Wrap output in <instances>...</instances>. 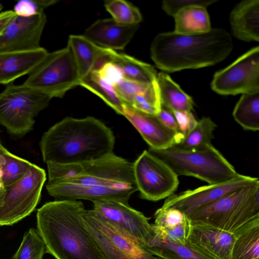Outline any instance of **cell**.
Returning <instances> with one entry per match:
<instances>
[{
  "instance_id": "obj_14",
  "label": "cell",
  "mask_w": 259,
  "mask_h": 259,
  "mask_svg": "<svg viewBox=\"0 0 259 259\" xmlns=\"http://www.w3.org/2000/svg\"><path fill=\"white\" fill-rule=\"evenodd\" d=\"M257 181L259 180L257 178L240 174L235 179L228 182L208 184L179 194L173 193L165 198L161 207L177 208L187 215L233 191Z\"/></svg>"
},
{
  "instance_id": "obj_41",
  "label": "cell",
  "mask_w": 259,
  "mask_h": 259,
  "mask_svg": "<svg viewBox=\"0 0 259 259\" xmlns=\"http://www.w3.org/2000/svg\"><path fill=\"white\" fill-rule=\"evenodd\" d=\"M156 116L167 128L177 134H181L179 131L177 122L172 112L162 106L160 112Z\"/></svg>"
},
{
  "instance_id": "obj_10",
  "label": "cell",
  "mask_w": 259,
  "mask_h": 259,
  "mask_svg": "<svg viewBox=\"0 0 259 259\" xmlns=\"http://www.w3.org/2000/svg\"><path fill=\"white\" fill-rule=\"evenodd\" d=\"M46 180L45 170L33 164L21 179L5 187L4 203L0 208V226L13 225L29 215L39 201Z\"/></svg>"
},
{
  "instance_id": "obj_40",
  "label": "cell",
  "mask_w": 259,
  "mask_h": 259,
  "mask_svg": "<svg viewBox=\"0 0 259 259\" xmlns=\"http://www.w3.org/2000/svg\"><path fill=\"white\" fill-rule=\"evenodd\" d=\"M176 118L179 132L184 137L189 133L196 125L198 120L191 111L173 112Z\"/></svg>"
},
{
  "instance_id": "obj_9",
  "label": "cell",
  "mask_w": 259,
  "mask_h": 259,
  "mask_svg": "<svg viewBox=\"0 0 259 259\" xmlns=\"http://www.w3.org/2000/svg\"><path fill=\"white\" fill-rule=\"evenodd\" d=\"M84 225L106 259H156L141 244L99 215L93 209L82 214Z\"/></svg>"
},
{
  "instance_id": "obj_17",
  "label": "cell",
  "mask_w": 259,
  "mask_h": 259,
  "mask_svg": "<svg viewBox=\"0 0 259 259\" xmlns=\"http://www.w3.org/2000/svg\"><path fill=\"white\" fill-rule=\"evenodd\" d=\"M122 115L140 133L151 150H162L179 144L184 138L167 128L156 115L138 111L125 104Z\"/></svg>"
},
{
  "instance_id": "obj_28",
  "label": "cell",
  "mask_w": 259,
  "mask_h": 259,
  "mask_svg": "<svg viewBox=\"0 0 259 259\" xmlns=\"http://www.w3.org/2000/svg\"><path fill=\"white\" fill-rule=\"evenodd\" d=\"M79 85L98 96L116 113L122 115L125 104L118 96L114 86L102 79L94 71L81 79Z\"/></svg>"
},
{
  "instance_id": "obj_23",
  "label": "cell",
  "mask_w": 259,
  "mask_h": 259,
  "mask_svg": "<svg viewBox=\"0 0 259 259\" xmlns=\"http://www.w3.org/2000/svg\"><path fill=\"white\" fill-rule=\"evenodd\" d=\"M206 8L193 5L179 10L174 16V32L183 34H198L209 31L211 28Z\"/></svg>"
},
{
  "instance_id": "obj_36",
  "label": "cell",
  "mask_w": 259,
  "mask_h": 259,
  "mask_svg": "<svg viewBox=\"0 0 259 259\" xmlns=\"http://www.w3.org/2000/svg\"><path fill=\"white\" fill-rule=\"evenodd\" d=\"M57 2V0H20L14 6L13 11L20 16H34L45 13V9Z\"/></svg>"
},
{
  "instance_id": "obj_8",
  "label": "cell",
  "mask_w": 259,
  "mask_h": 259,
  "mask_svg": "<svg viewBox=\"0 0 259 259\" xmlns=\"http://www.w3.org/2000/svg\"><path fill=\"white\" fill-rule=\"evenodd\" d=\"M77 68L70 48L48 53L28 74L23 85L53 98H62L79 85Z\"/></svg>"
},
{
  "instance_id": "obj_29",
  "label": "cell",
  "mask_w": 259,
  "mask_h": 259,
  "mask_svg": "<svg viewBox=\"0 0 259 259\" xmlns=\"http://www.w3.org/2000/svg\"><path fill=\"white\" fill-rule=\"evenodd\" d=\"M33 165L19 157L0 145V180L4 187L21 179Z\"/></svg>"
},
{
  "instance_id": "obj_20",
  "label": "cell",
  "mask_w": 259,
  "mask_h": 259,
  "mask_svg": "<svg viewBox=\"0 0 259 259\" xmlns=\"http://www.w3.org/2000/svg\"><path fill=\"white\" fill-rule=\"evenodd\" d=\"M48 53L42 47L28 51L0 52V84H9L29 74Z\"/></svg>"
},
{
  "instance_id": "obj_37",
  "label": "cell",
  "mask_w": 259,
  "mask_h": 259,
  "mask_svg": "<svg viewBox=\"0 0 259 259\" xmlns=\"http://www.w3.org/2000/svg\"><path fill=\"white\" fill-rule=\"evenodd\" d=\"M154 233L161 238H165L182 245L186 244L189 228L188 218L183 223L170 230L159 229L152 224Z\"/></svg>"
},
{
  "instance_id": "obj_1",
  "label": "cell",
  "mask_w": 259,
  "mask_h": 259,
  "mask_svg": "<svg viewBox=\"0 0 259 259\" xmlns=\"http://www.w3.org/2000/svg\"><path fill=\"white\" fill-rule=\"evenodd\" d=\"M46 189L56 200H113L128 204L138 191L133 162L113 153L80 163H47Z\"/></svg>"
},
{
  "instance_id": "obj_45",
  "label": "cell",
  "mask_w": 259,
  "mask_h": 259,
  "mask_svg": "<svg viewBox=\"0 0 259 259\" xmlns=\"http://www.w3.org/2000/svg\"><path fill=\"white\" fill-rule=\"evenodd\" d=\"M1 145V143H0V145Z\"/></svg>"
},
{
  "instance_id": "obj_21",
  "label": "cell",
  "mask_w": 259,
  "mask_h": 259,
  "mask_svg": "<svg viewBox=\"0 0 259 259\" xmlns=\"http://www.w3.org/2000/svg\"><path fill=\"white\" fill-rule=\"evenodd\" d=\"M230 21L233 34L245 41L259 40V1L245 0L231 12Z\"/></svg>"
},
{
  "instance_id": "obj_16",
  "label": "cell",
  "mask_w": 259,
  "mask_h": 259,
  "mask_svg": "<svg viewBox=\"0 0 259 259\" xmlns=\"http://www.w3.org/2000/svg\"><path fill=\"white\" fill-rule=\"evenodd\" d=\"M235 238L234 233L189 220L186 244L211 258L231 259Z\"/></svg>"
},
{
  "instance_id": "obj_15",
  "label": "cell",
  "mask_w": 259,
  "mask_h": 259,
  "mask_svg": "<svg viewBox=\"0 0 259 259\" xmlns=\"http://www.w3.org/2000/svg\"><path fill=\"white\" fill-rule=\"evenodd\" d=\"M46 23L45 13L26 17L14 13L0 35V52L28 51L39 49Z\"/></svg>"
},
{
  "instance_id": "obj_5",
  "label": "cell",
  "mask_w": 259,
  "mask_h": 259,
  "mask_svg": "<svg viewBox=\"0 0 259 259\" xmlns=\"http://www.w3.org/2000/svg\"><path fill=\"white\" fill-rule=\"evenodd\" d=\"M149 151L164 161L178 176L195 177L208 185L228 182L240 175L211 144L193 149L172 146Z\"/></svg>"
},
{
  "instance_id": "obj_4",
  "label": "cell",
  "mask_w": 259,
  "mask_h": 259,
  "mask_svg": "<svg viewBox=\"0 0 259 259\" xmlns=\"http://www.w3.org/2000/svg\"><path fill=\"white\" fill-rule=\"evenodd\" d=\"M232 49L228 32L211 28L198 34L174 31L158 34L151 44L150 55L157 67L173 72L214 65L226 58Z\"/></svg>"
},
{
  "instance_id": "obj_24",
  "label": "cell",
  "mask_w": 259,
  "mask_h": 259,
  "mask_svg": "<svg viewBox=\"0 0 259 259\" xmlns=\"http://www.w3.org/2000/svg\"><path fill=\"white\" fill-rule=\"evenodd\" d=\"M231 259H259V217L234 232Z\"/></svg>"
},
{
  "instance_id": "obj_42",
  "label": "cell",
  "mask_w": 259,
  "mask_h": 259,
  "mask_svg": "<svg viewBox=\"0 0 259 259\" xmlns=\"http://www.w3.org/2000/svg\"><path fill=\"white\" fill-rule=\"evenodd\" d=\"M5 188L2 184H0V208L4 203Z\"/></svg>"
},
{
  "instance_id": "obj_34",
  "label": "cell",
  "mask_w": 259,
  "mask_h": 259,
  "mask_svg": "<svg viewBox=\"0 0 259 259\" xmlns=\"http://www.w3.org/2000/svg\"><path fill=\"white\" fill-rule=\"evenodd\" d=\"M154 218V227L162 230H170L184 222L188 217L177 208L161 207L155 212Z\"/></svg>"
},
{
  "instance_id": "obj_31",
  "label": "cell",
  "mask_w": 259,
  "mask_h": 259,
  "mask_svg": "<svg viewBox=\"0 0 259 259\" xmlns=\"http://www.w3.org/2000/svg\"><path fill=\"white\" fill-rule=\"evenodd\" d=\"M106 10L116 22L126 25H139L142 21V15L139 9L124 0H106Z\"/></svg>"
},
{
  "instance_id": "obj_18",
  "label": "cell",
  "mask_w": 259,
  "mask_h": 259,
  "mask_svg": "<svg viewBox=\"0 0 259 259\" xmlns=\"http://www.w3.org/2000/svg\"><path fill=\"white\" fill-rule=\"evenodd\" d=\"M138 27L139 25L121 24L112 18L100 19L90 25L83 35L99 47L114 51L122 50Z\"/></svg>"
},
{
  "instance_id": "obj_13",
  "label": "cell",
  "mask_w": 259,
  "mask_h": 259,
  "mask_svg": "<svg viewBox=\"0 0 259 259\" xmlns=\"http://www.w3.org/2000/svg\"><path fill=\"white\" fill-rule=\"evenodd\" d=\"M93 209L104 220L120 230L144 247L153 234L150 218L128 204L113 200L93 202Z\"/></svg>"
},
{
  "instance_id": "obj_12",
  "label": "cell",
  "mask_w": 259,
  "mask_h": 259,
  "mask_svg": "<svg viewBox=\"0 0 259 259\" xmlns=\"http://www.w3.org/2000/svg\"><path fill=\"white\" fill-rule=\"evenodd\" d=\"M212 90L222 95L259 92V47H254L226 68L217 72Z\"/></svg>"
},
{
  "instance_id": "obj_7",
  "label": "cell",
  "mask_w": 259,
  "mask_h": 259,
  "mask_svg": "<svg viewBox=\"0 0 259 259\" xmlns=\"http://www.w3.org/2000/svg\"><path fill=\"white\" fill-rule=\"evenodd\" d=\"M51 99L23 84H7L0 93V124L11 134L23 136L32 129L35 117Z\"/></svg>"
},
{
  "instance_id": "obj_30",
  "label": "cell",
  "mask_w": 259,
  "mask_h": 259,
  "mask_svg": "<svg viewBox=\"0 0 259 259\" xmlns=\"http://www.w3.org/2000/svg\"><path fill=\"white\" fill-rule=\"evenodd\" d=\"M217 124L208 117H203L198 121L195 127L181 142L174 146L184 149H193L211 144Z\"/></svg>"
},
{
  "instance_id": "obj_32",
  "label": "cell",
  "mask_w": 259,
  "mask_h": 259,
  "mask_svg": "<svg viewBox=\"0 0 259 259\" xmlns=\"http://www.w3.org/2000/svg\"><path fill=\"white\" fill-rule=\"evenodd\" d=\"M45 253V244L37 230L30 228L25 233L12 259H42Z\"/></svg>"
},
{
  "instance_id": "obj_39",
  "label": "cell",
  "mask_w": 259,
  "mask_h": 259,
  "mask_svg": "<svg viewBox=\"0 0 259 259\" xmlns=\"http://www.w3.org/2000/svg\"><path fill=\"white\" fill-rule=\"evenodd\" d=\"M93 71L102 79L114 86L123 77L119 68L109 61L101 64Z\"/></svg>"
},
{
  "instance_id": "obj_35",
  "label": "cell",
  "mask_w": 259,
  "mask_h": 259,
  "mask_svg": "<svg viewBox=\"0 0 259 259\" xmlns=\"http://www.w3.org/2000/svg\"><path fill=\"white\" fill-rule=\"evenodd\" d=\"M150 84L142 83L123 77L114 85V89L122 102L131 106L135 97L145 91Z\"/></svg>"
},
{
  "instance_id": "obj_33",
  "label": "cell",
  "mask_w": 259,
  "mask_h": 259,
  "mask_svg": "<svg viewBox=\"0 0 259 259\" xmlns=\"http://www.w3.org/2000/svg\"><path fill=\"white\" fill-rule=\"evenodd\" d=\"M140 112L156 115L160 112L162 105L157 79L151 83L144 92L136 95L131 106Z\"/></svg>"
},
{
  "instance_id": "obj_3",
  "label": "cell",
  "mask_w": 259,
  "mask_h": 259,
  "mask_svg": "<svg viewBox=\"0 0 259 259\" xmlns=\"http://www.w3.org/2000/svg\"><path fill=\"white\" fill-rule=\"evenodd\" d=\"M115 143L111 130L99 119L67 117L44 134L40 148L46 163L75 164L113 153Z\"/></svg>"
},
{
  "instance_id": "obj_43",
  "label": "cell",
  "mask_w": 259,
  "mask_h": 259,
  "mask_svg": "<svg viewBox=\"0 0 259 259\" xmlns=\"http://www.w3.org/2000/svg\"><path fill=\"white\" fill-rule=\"evenodd\" d=\"M3 5L0 3V12L3 9Z\"/></svg>"
},
{
  "instance_id": "obj_2",
  "label": "cell",
  "mask_w": 259,
  "mask_h": 259,
  "mask_svg": "<svg viewBox=\"0 0 259 259\" xmlns=\"http://www.w3.org/2000/svg\"><path fill=\"white\" fill-rule=\"evenodd\" d=\"M85 209L73 200H55L38 209L37 231L46 253L55 259H106L84 225Z\"/></svg>"
},
{
  "instance_id": "obj_11",
  "label": "cell",
  "mask_w": 259,
  "mask_h": 259,
  "mask_svg": "<svg viewBox=\"0 0 259 259\" xmlns=\"http://www.w3.org/2000/svg\"><path fill=\"white\" fill-rule=\"evenodd\" d=\"M135 183L143 199L157 201L174 193L179 184L178 176L162 159L144 150L133 162Z\"/></svg>"
},
{
  "instance_id": "obj_22",
  "label": "cell",
  "mask_w": 259,
  "mask_h": 259,
  "mask_svg": "<svg viewBox=\"0 0 259 259\" xmlns=\"http://www.w3.org/2000/svg\"><path fill=\"white\" fill-rule=\"evenodd\" d=\"M160 101L162 107L171 112L191 111L193 109L192 98L185 93L166 73L157 75Z\"/></svg>"
},
{
  "instance_id": "obj_27",
  "label": "cell",
  "mask_w": 259,
  "mask_h": 259,
  "mask_svg": "<svg viewBox=\"0 0 259 259\" xmlns=\"http://www.w3.org/2000/svg\"><path fill=\"white\" fill-rule=\"evenodd\" d=\"M235 120L245 130H259V92L242 94L233 112Z\"/></svg>"
},
{
  "instance_id": "obj_26",
  "label": "cell",
  "mask_w": 259,
  "mask_h": 259,
  "mask_svg": "<svg viewBox=\"0 0 259 259\" xmlns=\"http://www.w3.org/2000/svg\"><path fill=\"white\" fill-rule=\"evenodd\" d=\"M110 61L119 68L125 78L145 83L156 81L157 73L153 66L129 55L113 51Z\"/></svg>"
},
{
  "instance_id": "obj_25",
  "label": "cell",
  "mask_w": 259,
  "mask_h": 259,
  "mask_svg": "<svg viewBox=\"0 0 259 259\" xmlns=\"http://www.w3.org/2000/svg\"><path fill=\"white\" fill-rule=\"evenodd\" d=\"M155 256L164 259H214L190 247L165 238H161L154 232L149 241L144 246Z\"/></svg>"
},
{
  "instance_id": "obj_44",
  "label": "cell",
  "mask_w": 259,
  "mask_h": 259,
  "mask_svg": "<svg viewBox=\"0 0 259 259\" xmlns=\"http://www.w3.org/2000/svg\"><path fill=\"white\" fill-rule=\"evenodd\" d=\"M156 259H164V258H161V257H159V256H157Z\"/></svg>"
},
{
  "instance_id": "obj_6",
  "label": "cell",
  "mask_w": 259,
  "mask_h": 259,
  "mask_svg": "<svg viewBox=\"0 0 259 259\" xmlns=\"http://www.w3.org/2000/svg\"><path fill=\"white\" fill-rule=\"evenodd\" d=\"M187 216L191 221L234 233L259 217V181L233 191Z\"/></svg>"
},
{
  "instance_id": "obj_38",
  "label": "cell",
  "mask_w": 259,
  "mask_h": 259,
  "mask_svg": "<svg viewBox=\"0 0 259 259\" xmlns=\"http://www.w3.org/2000/svg\"><path fill=\"white\" fill-rule=\"evenodd\" d=\"M215 2L214 0H165L162 2V8L167 15L174 17L184 8L193 5L207 8Z\"/></svg>"
},
{
  "instance_id": "obj_19",
  "label": "cell",
  "mask_w": 259,
  "mask_h": 259,
  "mask_svg": "<svg viewBox=\"0 0 259 259\" xmlns=\"http://www.w3.org/2000/svg\"><path fill=\"white\" fill-rule=\"evenodd\" d=\"M67 46L72 53L80 80L101 64L110 61L113 51L96 45L83 35H70Z\"/></svg>"
}]
</instances>
